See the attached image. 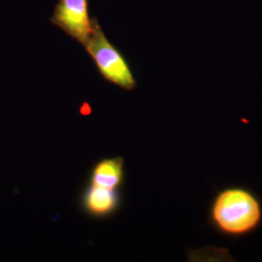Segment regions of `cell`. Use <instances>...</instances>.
Instances as JSON below:
<instances>
[{
	"label": "cell",
	"instance_id": "cell-2",
	"mask_svg": "<svg viewBox=\"0 0 262 262\" xmlns=\"http://www.w3.org/2000/svg\"><path fill=\"white\" fill-rule=\"evenodd\" d=\"M83 46L106 81L128 92L136 88L137 83L128 62L105 36L96 19H94L93 32Z\"/></svg>",
	"mask_w": 262,
	"mask_h": 262
},
{
	"label": "cell",
	"instance_id": "cell-1",
	"mask_svg": "<svg viewBox=\"0 0 262 262\" xmlns=\"http://www.w3.org/2000/svg\"><path fill=\"white\" fill-rule=\"evenodd\" d=\"M208 222L219 233L241 239L262 225V200L250 187L232 185L216 190L208 208Z\"/></svg>",
	"mask_w": 262,
	"mask_h": 262
},
{
	"label": "cell",
	"instance_id": "cell-5",
	"mask_svg": "<svg viewBox=\"0 0 262 262\" xmlns=\"http://www.w3.org/2000/svg\"><path fill=\"white\" fill-rule=\"evenodd\" d=\"M88 183L109 189H122L124 184V159L115 157L98 160L91 169Z\"/></svg>",
	"mask_w": 262,
	"mask_h": 262
},
{
	"label": "cell",
	"instance_id": "cell-4",
	"mask_svg": "<svg viewBox=\"0 0 262 262\" xmlns=\"http://www.w3.org/2000/svg\"><path fill=\"white\" fill-rule=\"evenodd\" d=\"M122 205L121 189H109L89 183L79 196L81 211L95 220L111 217L121 210Z\"/></svg>",
	"mask_w": 262,
	"mask_h": 262
},
{
	"label": "cell",
	"instance_id": "cell-3",
	"mask_svg": "<svg viewBox=\"0 0 262 262\" xmlns=\"http://www.w3.org/2000/svg\"><path fill=\"white\" fill-rule=\"evenodd\" d=\"M52 23L67 35L84 45L93 32L94 19L90 18L88 0H59Z\"/></svg>",
	"mask_w": 262,
	"mask_h": 262
}]
</instances>
